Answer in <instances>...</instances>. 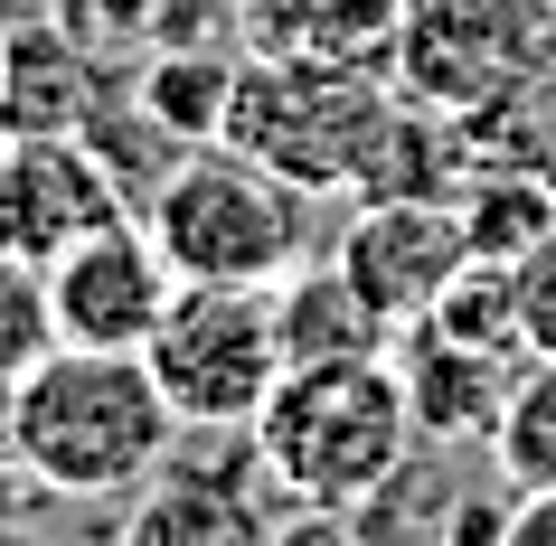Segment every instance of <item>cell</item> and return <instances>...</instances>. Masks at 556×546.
<instances>
[{"mask_svg": "<svg viewBox=\"0 0 556 546\" xmlns=\"http://www.w3.org/2000/svg\"><path fill=\"white\" fill-rule=\"evenodd\" d=\"M179 415L161 396L142 348H76L58 340L38 368H20V415H10V461L58 499H132L170 461Z\"/></svg>", "mask_w": 556, "mask_h": 546, "instance_id": "6da1fadb", "label": "cell"}, {"mask_svg": "<svg viewBox=\"0 0 556 546\" xmlns=\"http://www.w3.org/2000/svg\"><path fill=\"white\" fill-rule=\"evenodd\" d=\"M245 443L293 509L358 518L396 490V471L415 461L425 433H415L406 377L387 358H330V368H283V386L264 396Z\"/></svg>", "mask_w": 556, "mask_h": 546, "instance_id": "7a4b0ae2", "label": "cell"}, {"mask_svg": "<svg viewBox=\"0 0 556 546\" xmlns=\"http://www.w3.org/2000/svg\"><path fill=\"white\" fill-rule=\"evenodd\" d=\"M142 227L179 283H283L302 264V189L236 142H189L151 179Z\"/></svg>", "mask_w": 556, "mask_h": 546, "instance_id": "3957f363", "label": "cell"}, {"mask_svg": "<svg viewBox=\"0 0 556 546\" xmlns=\"http://www.w3.org/2000/svg\"><path fill=\"white\" fill-rule=\"evenodd\" d=\"M142 358L189 433H255L264 396L283 386L274 283H179Z\"/></svg>", "mask_w": 556, "mask_h": 546, "instance_id": "277c9868", "label": "cell"}, {"mask_svg": "<svg viewBox=\"0 0 556 546\" xmlns=\"http://www.w3.org/2000/svg\"><path fill=\"white\" fill-rule=\"evenodd\" d=\"M378 104L387 94H368L340 66H236L227 142L283 170L293 189H350L358 151L378 132Z\"/></svg>", "mask_w": 556, "mask_h": 546, "instance_id": "5b68a950", "label": "cell"}, {"mask_svg": "<svg viewBox=\"0 0 556 546\" xmlns=\"http://www.w3.org/2000/svg\"><path fill=\"white\" fill-rule=\"evenodd\" d=\"M170 292H179V274L161 255V236L132 227V217L48 255V312H58V340H76V348H142L161 330V312H170Z\"/></svg>", "mask_w": 556, "mask_h": 546, "instance_id": "8992f818", "label": "cell"}, {"mask_svg": "<svg viewBox=\"0 0 556 546\" xmlns=\"http://www.w3.org/2000/svg\"><path fill=\"white\" fill-rule=\"evenodd\" d=\"M132 217L123 179L104 170V151L86 132H0V245L48 264L58 245Z\"/></svg>", "mask_w": 556, "mask_h": 546, "instance_id": "52a82bcc", "label": "cell"}, {"mask_svg": "<svg viewBox=\"0 0 556 546\" xmlns=\"http://www.w3.org/2000/svg\"><path fill=\"white\" fill-rule=\"evenodd\" d=\"M463 264H471V236H463V207L453 199H368L350 227H340V274H350L396 330L434 312L443 283H453Z\"/></svg>", "mask_w": 556, "mask_h": 546, "instance_id": "ba28073f", "label": "cell"}, {"mask_svg": "<svg viewBox=\"0 0 556 546\" xmlns=\"http://www.w3.org/2000/svg\"><path fill=\"white\" fill-rule=\"evenodd\" d=\"M519 368L528 358L463 348V340H443V330H425V320L396 330V377H406V405H415V433L425 443H491Z\"/></svg>", "mask_w": 556, "mask_h": 546, "instance_id": "9c48e42d", "label": "cell"}, {"mask_svg": "<svg viewBox=\"0 0 556 546\" xmlns=\"http://www.w3.org/2000/svg\"><path fill=\"white\" fill-rule=\"evenodd\" d=\"M274 320H283V368H330V358H387L396 320L330 264H293L274 283Z\"/></svg>", "mask_w": 556, "mask_h": 546, "instance_id": "30bf717a", "label": "cell"}, {"mask_svg": "<svg viewBox=\"0 0 556 546\" xmlns=\"http://www.w3.org/2000/svg\"><path fill=\"white\" fill-rule=\"evenodd\" d=\"M94 66L58 29H10L0 38V132H86L94 123Z\"/></svg>", "mask_w": 556, "mask_h": 546, "instance_id": "8fae6325", "label": "cell"}, {"mask_svg": "<svg viewBox=\"0 0 556 546\" xmlns=\"http://www.w3.org/2000/svg\"><path fill=\"white\" fill-rule=\"evenodd\" d=\"M453 207H463L471 255H491V264H519L528 245L556 227V189H547V170H538V161H528V170H471Z\"/></svg>", "mask_w": 556, "mask_h": 546, "instance_id": "7c38bea8", "label": "cell"}, {"mask_svg": "<svg viewBox=\"0 0 556 546\" xmlns=\"http://www.w3.org/2000/svg\"><path fill=\"white\" fill-rule=\"evenodd\" d=\"M425 330H443V340L463 348H500V358H528V330H519V274L491 255H471L453 283H443V302L425 312Z\"/></svg>", "mask_w": 556, "mask_h": 546, "instance_id": "4fadbf2b", "label": "cell"}, {"mask_svg": "<svg viewBox=\"0 0 556 546\" xmlns=\"http://www.w3.org/2000/svg\"><path fill=\"white\" fill-rule=\"evenodd\" d=\"M132 104H142L170 142H217V132H227V104H236V66L227 58H151Z\"/></svg>", "mask_w": 556, "mask_h": 546, "instance_id": "5bb4252c", "label": "cell"}, {"mask_svg": "<svg viewBox=\"0 0 556 546\" xmlns=\"http://www.w3.org/2000/svg\"><path fill=\"white\" fill-rule=\"evenodd\" d=\"M500 481L509 490H556V358H528L509 405H500Z\"/></svg>", "mask_w": 556, "mask_h": 546, "instance_id": "9a60e30c", "label": "cell"}, {"mask_svg": "<svg viewBox=\"0 0 556 546\" xmlns=\"http://www.w3.org/2000/svg\"><path fill=\"white\" fill-rule=\"evenodd\" d=\"M58 348V312H48V264H29V255H10L0 245V368L20 377V368H38Z\"/></svg>", "mask_w": 556, "mask_h": 546, "instance_id": "2e32d148", "label": "cell"}, {"mask_svg": "<svg viewBox=\"0 0 556 546\" xmlns=\"http://www.w3.org/2000/svg\"><path fill=\"white\" fill-rule=\"evenodd\" d=\"M519 330H528V358H556V227L528 245L519 264Z\"/></svg>", "mask_w": 556, "mask_h": 546, "instance_id": "e0dca14e", "label": "cell"}, {"mask_svg": "<svg viewBox=\"0 0 556 546\" xmlns=\"http://www.w3.org/2000/svg\"><path fill=\"white\" fill-rule=\"evenodd\" d=\"M10 415H20V377L0 368V461H10Z\"/></svg>", "mask_w": 556, "mask_h": 546, "instance_id": "ac0fdd59", "label": "cell"}, {"mask_svg": "<svg viewBox=\"0 0 556 546\" xmlns=\"http://www.w3.org/2000/svg\"><path fill=\"white\" fill-rule=\"evenodd\" d=\"M538 170H547V189H556V142H547V161H538Z\"/></svg>", "mask_w": 556, "mask_h": 546, "instance_id": "d6986e66", "label": "cell"}]
</instances>
